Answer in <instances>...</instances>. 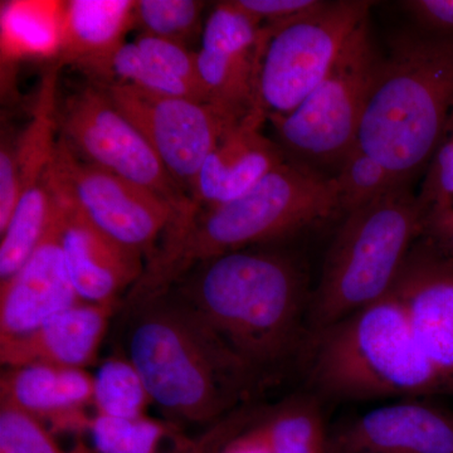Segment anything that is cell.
<instances>
[{
  "mask_svg": "<svg viewBox=\"0 0 453 453\" xmlns=\"http://www.w3.org/2000/svg\"><path fill=\"white\" fill-rule=\"evenodd\" d=\"M303 357L309 392L321 401H399L447 393L392 291L310 333Z\"/></svg>",
  "mask_w": 453,
  "mask_h": 453,
  "instance_id": "5",
  "label": "cell"
},
{
  "mask_svg": "<svg viewBox=\"0 0 453 453\" xmlns=\"http://www.w3.org/2000/svg\"><path fill=\"white\" fill-rule=\"evenodd\" d=\"M149 395L144 381L129 360L110 359L94 378L98 413L113 418H142Z\"/></svg>",
  "mask_w": 453,
  "mask_h": 453,
  "instance_id": "24",
  "label": "cell"
},
{
  "mask_svg": "<svg viewBox=\"0 0 453 453\" xmlns=\"http://www.w3.org/2000/svg\"><path fill=\"white\" fill-rule=\"evenodd\" d=\"M136 2L71 0L65 3L62 50L88 70L111 76L110 65L127 29L135 25Z\"/></svg>",
  "mask_w": 453,
  "mask_h": 453,
  "instance_id": "19",
  "label": "cell"
},
{
  "mask_svg": "<svg viewBox=\"0 0 453 453\" xmlns=\"http://www.w3.org/2000/svg\"><path fill=\"white\" fill-rule=\"evenodd\" d=\"M20 195L22 187L18 177L14 146L12 148L8 142H3L0 148V234L4 232L13 216Z\"/></svg>",
  "mask_w": 453,
  "mask_h": 453,
  "instance_id": "35",
  "label": "cell"
},
{
  "mask_svg": "<svg viewBox=\"0 0 453 453\" xmlns=\"http://www.w3.org/2000/svg\"><path fill=\"white\" fill-rule=\"evenodd\" d=\"M50 189L61 219L62 251L77 296L82 303L116 305L119 295L144 275L142 256L101 234L65 196Z\"/></svg>",
  "mask_w": 453,
  "mask_h": 453,
  "instance_id": "16",
  "label": "cell"
},
{
  "mask_svg": "<svg viewBox=\"0 0 453 453\" xmlns=\"http://www.w3.org/2000/svg\"><path fill=\"white\" fill-rule=\"evenodd\" d=\"M205 7L199 0H139L134 17L142 33L188 47L196 35L202 37Z\"/></svg>",
  "mask_w": 453,
  "mask_h": 453,
  "instance_id": "26",
  "label": "cell"
},
{
  "mask_svg": "<svg viewBox=\"0 0 453 453\" xmlns=\"http://www.w3.org/2000/svg\"><path fill=\"white\" fill-rule=\"evenodd\" d=\"M262 26L235 5H214L204 27L196 67L207 103L231 122L255 110Z\"/></svg>",
  "mask_w": 453,
  "mask_h": 453,
  "instance_id": "12",
  "label": "cell"
},
{
  "mask_svg": "<svg viewBox=\"0 0 453 453\" xmlns=\"http://www.w3.org/2000/svg\"><path fill=\"white\" fill-rule=\"evenodd\" d=\"M95 453H157L164 437L159 423L146 419L97 416L89 422Z\"/></svg>",
  "mask_w": 453,
  "mask_h": 453,
  "instance_id": "28",
  "label": "cell"
},
{
  "mask_svg": "<svg viewBox=\"0 0 453 453\" xmlns=\"http://www.w3.org/2000/svg\"><path fill=\"white\" fill-rule=\"evenodd\" d=\"M261 417L262 410L246 405L219 453H273Z\"/></svg>",
  "mask_w": 453,
  "mask_h": 453,
  "instance_id": "32",
  "label": "cell"
},
{
  "mask_svg": "<svg viewBox=\"0 0 453 453\" xmlns=\"http://www.w3.org/2000/svg\"><path fill=\"white\" fill-rule=\"evenodd\" d=\"M79 303L62 251L61 219L53 196L52 214L37 249L16 275L0 283V340L31 334Z\"/></svg>",
  "mask_w": 453,
  "mask_h": 453,
  "instance_id": "15",
  "label": "cell"
},
{
  "mask_svg": "<svg viewBox=\"0 0 453 453\" xmlns=\"http://www.w3.org/2000/svg\"><path fill=\"white\" fill-rule=\"evenodd\" d=\"M327 453H453V411L423 398L380 405L333 425Z\"/></svg>",
  "mask_w": 453,
  "mask_h": 453,
  "instance_id": "13",
  "label": "cell"
},
{
  "mask_svg": "<svg viewBox=\"0 0 453 453\" xmlns=\"http://www.w3.org/2000/svg\"><path fill=\"white\" fill-rule=\"evenodd\" d=\"M265 122L266 116L255 110L226 127L196 178L192 193L195 207L234 201L288 162L275 140L262 133Z\"/></svg>",
  "mask_w": 453,
  "mask_h": 453,
  "instance_id": "17",
  "label": "cell"
},
{
  "mask_svg": "<svg viewBox=\"0 0 453 453\" xmlns=\"http://www.w3.org/2000/svg\"><path fill=\"white\" fill-rule=\"evenodd\" d=\"M425 220V208L410 184L342 216L312 291L310 333L390 294L422 238Z\"/></svg>",
  "mask_w": 453,
  "mask_h": 453,
  "instance_id": "6",
  "label": "cell"
},
{
  "mask_svg": "<svg viewBox=\"0 0 453 453\" xmlns=\"http://www.w3.org/2000/svg\"><path fill=\"white\" fill-rule=\"evenodd\" d=\"M110 73L112 81L127 83L140 91L157 96L188 98L207 104L201 92L188 83L174 79L157 67L136 46L135 42L124 44L112 57Z\"/></svg>",
  "mask_w": 453,
  "mask_h": 453,
  "instance_id": "27",
  "label": "cell"
},
{
  "mask_svg": "<svg viewBox=\"0 0 453 453\" xmlns=\"http://www.w3.org/2000/svg\"><path fill=\"white\" fill-rule=\"evenodd\" d=\"M429 362L453 393V259L425 240L414 244L392 290Z\"/></svg>",
  "mask_w": 453,
  "mask_h": 453,
  "instance_id": "14",
  "label": "cell"
},
{
  "mask_svg": "<svg viewBox=\"0 0 453 453\" xmlns=\"http://www.w3.org/2000/svg\"><path fill=\"white\" fill-rule=\"evenodd\" d=\"M104 85L115 105L138 127L170 177L192 201L203 164L223 131L234 122L210 104L157 96L119 81Z\"/></svg>",
  "mask_w": 453,
  "mask_h": 453,
  "instance_id": "11",
  "label": "cell"
},
{
  "mask_svg": "<svg viewBox=\"0 0 453 453\" xmlns=\"http://www.w3.org/2000/svg\"><path fill=\"white\" fill-rule=\"evenodd\" d=\"M65 3L13 2L2 11L3 55L47 57L62 50Z\"/></svg>",
  "mask_w": 453,
  "mask_h": 453,
  "instance_id": "22",
  "label": "cell"
},
{
  "mask_svg": "<svg viewBox=\"0 0 453 453\" xmlns=\"http://www.w3.org/2000/svg\"><path fill=\"white\" fill-rule=\"evenodd\" d=\"M237 422V413H231L220 421L214 423L211 431L201 438L193 449H190L189 453H219L220 446L234 431Z\"/></svg>",
  "mask_w": 453,
  "mask_h": 453,
  "instance_id": "36",
  "label": "cell"
},
{
  "mask_svg": "<svg viewBox=\"0 0 453 453\" xmlns=\"http://www.w3.org/2000/svg\"><path fill=\"white\" fill-rule=\"evenodd\" d=\"M3 398L32 416L80 419L77 410L94 399V378L82 369L32 365L11 369L2 378Z\"/></svg>",
  "mask_w": 453,
  "mask_h": 453,
  "instance_id": "20",
  "label": "cell"
},
{
  "mask_svg": "<svg viewBox=\"0 0 453 453\" xmlns=\"http://www.w3.org/2000/svg\"><path fill=\"white\" fill-rule=\"evenodd\" d=\"M0 453H89L80 446L65 452L52 432L31 413L0 398Z\"/></svg>",
  "mask_w": 453,
  "mask_h": 453,
  "instance_id": "29",
  "label": "cell"
},
{
  "mask_svg": "<svg viewBox=\"0 0 453 453\" xmlns=\"http://www.w3.org/2000/svg\"><path fill=\"white\" fill-rule=\"evenodd\" d=\"M135 43L163 73L198 89L207 101L201 80H199L196 52H193L177 42L164 40V38L155 37V35H146V33H142L136 38Z\"/></svg>",
  "mask_w": 453,
  "mask_h": 453,
  "instance_id": "30",
  "label": "cell"
},
{
  "mask_svg": "<svg viewBox=\"0 0 453 453\" xmlns=\"http://www.w3.org/2000/svg\"><path fill=\"white\" fill-rule=\"evenodd\" d=\"M381 56L368 20L354 32L323 82L294 111L267 119L288 162L335 178L357 144Z\"/></svg>",
  "mask_w": 453,
  "mask_h": 453,
  "instance_id": "7",
  "label": "cell"
},
{
  "mask_svg": "<svg viewBox=\"0 0 453 453\" xmlns=\"http://www.w3.org/2000/svg\"><path fill=\"white\" fill-rule=\"evenodd\" d=\"M53 210V193L46 177L23 190L16 211L2 234L0 283L16 275L35 251Z\"/></svg>",
  "mask_w": 453,
  "mask_h": 453,
  "instance_id": "23",
  "label": "cell"
},
{
  "mask_svg": "<svg viewBox=\"0 0 453 453\" xmlns=\"http://www.w3.org/2000/svg\"><path fill=\"white\" fill-rule=\"evenodd\" d=\"M335 217H342L335 179L288 160L234 201L177 214L127 303L164 294L208 259L277 243Z\"/></svg>",
  "mask_w": 453,
  "mask_h": 453,
  "instance_id": "2",
  "label": "cell"
},
{
  "mask_svg": "<svg viewBox=\"0 0 453 453\" xmlns=\"http://www.w3.org/2000/svg\"><path fill=\"white\" fill-rule=\"evenodd\" d=\"M417 196L426 211L453 203V124L429 162Z\"/></svg>",
  "mask_w": 453,
  "mask_h": 453,
  "instance_id": "31",
  "label": "cell"
},
{
  "mask_svg": "<svg viewBox=\"0 0 453 453\" xmlns=\"http://www.w3.org/2000/svg\"><path fill=\"white\" fill-rule=\"evenodd\" d=\"M399 5L421 31L453 37V0H405Z\"/></svg>",
  "mask_w": 453,
  "mask_h": 453,
  "instance_id": "34",
  "label": "cell"
},
{
  "mask_svg": "<svg viewBox=\"0 0 453 453\" xmlns=\"http://www.w3.org/2000/svg\"><path fill=\"white\" fill-rule=\"evenodd\" d=\"M169 290L261 383L303 357L312 292L290 253L253 247L225 253L202 262Z\"/></svg>",
  "mask_w": 453,
  "mask_h": 453,
  "instance_id": "1",
  "label": "cell"
},
{
  "mask_svg": "<svg viewBox=\"0 0 453 453\" xmlns=\"http://www.w3.org/2000/svg\"><path fill=\"white\" fill-rule=\"evenodd\" d=\"M62 140L97 168L145 188L179 211L193 202L173 180L145 136L121 112L104 83L70 95L56 112Z\"/></svg>",
  "mask_w": 453,
  "mask_h": 453,
  "instance_id": "10",
  "label": "cell"
},
{
  "mask_svg": "<svg viewBox=\"0 0 453 453\" xmlns=\"http://www.w3.org/2000/svg\"><path fill=\"white\" fill-rule=\"evenodd\" d=\"M262 425L273 453H327L323 401L311 392L288 396L262 410Z\"/></svg>",
  "mask_w": 453,
  "mask_h": 453,
  "instance_id": "21",
  "label": "cell"
},
{
  "mask_svg": "<svg viewBox=\"0 0 453 453\" xmlns=\"http://www.w3.org/2000/svg\"><path fill=\"white\" fill-rule=\"evenodd\" d=\"M342 216L365 207L395 188L402 186L389 170L357 144L335 175Z\"/></svg>",
  "mask_w": 453,
  "mask_h": 453,
  "instance_id": "25",
  "label": "cell"
},
{
  "mask_svg": "<svg viewBox=\"0 0 453 453\" xmlns=\"http://www.w3.org/2000/svg\"><path fill=\"white\" fill-rule=\"evenodd\" d=\"M453 124V37L399 33L381 57L357 145L410 184L428 166Z\"/></svg>",
  "mask_w": 453,
  "mask_h": 453,
  "instance_id": "4",
  "label": "cell"
},
{
  "mask_svg": "<svg viewBox=\"0 0 453 453\" xmlns=\"http://www.w3.org/2000/svg\"><path fill=\"white\" fill-rule=\"evenodd\" d=\"M127 357L149 398L170 414L217 423L247 405L261 381L173 291L125 306Z\"/></svg>",
  "mask_w": 453,
  "mask_h": 453,
  "instance_id": "3",
  "label": "cell"
},
{
  "mask_svg": "<svg viewBox=\"0 0 453 453\" xmlns=\"http://www.w3.org/2000/svg\"><path fill=\"white\" fill-rule=\"evenodd\" d=\"M366 0L326 2L277 26H262L256 105L266 119L288 115L332 70L354 32L369 18Z\"/></svg>",
  "mask_w": 453,
  "mask_h": 453,
  "instance_id": "8",
  "label": "cell"
},
{
  "mask_svg": "<svg viewBox=\"0 0 453 453\" xmlns=\"http://www.w3.org/2000/svg\"><path fill=\"white\" fill-rule=\"evenodd\" d=\"M235 5L261 26H277L308 14L324 0H234Z\"/></svg>",
  "mask_w": 453,
  "mask_h": 453,
  "instance_id": "33",
  "label": "cell"
},
{
  "mask_svg": "<svg viewBox=\"0 0 453 453\" xmlns=\"http://www.w3.org/2000/svg\"><path fill=\"white\" fill-rule=\"evenodd\" d=\"M49 180L101 234L148 259L178 213L162 196L85 162L62 139Z\"/></svg>",
  "mask_w": 453,
  "mask_h": 453,
  "instance_id": "9",
  "label": "cell"
},
{
  "mask_svg": "<svg viewBox=\"0 0 453 453\" xmlns=\"http://www.w3.org/2000/svg\"><path fill=\"white\" fill-rule=\"evenodd\" d=\"M116 305L79 303L20 338L0 340V359L9 368L49 365L82 369L94 359Z\"/></svg>",
  "mask_w": 453,
  "mask_h": 453,
  "instance_id": "18",
  "label": "cell"
}]
</instances>
